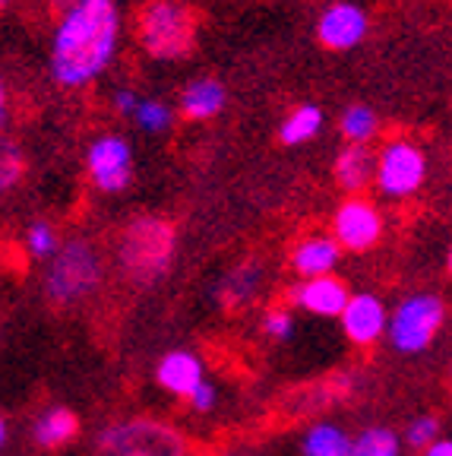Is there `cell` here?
<instances>
[{
  "instance_id": "obj_1",
  "label": "cell",
  "mask_w": 452,
  "mask_h": 456,
  "mask_svg": "<svg viewBox=\"0 0 452 456\" xmlns=\"http://www.w3.org/2000/svg\"><path fill=\"white\" fill-rule=\"evenodd\" d=\"M127 42V13L120 0H79L54 16L44 70L61 93H89L111 73Z\"/></svg>"
},
{
  "instance_id": "obj_2",
  "label": "cell",
  "mask_w": 452,
  "mask_h": 456,
  "mask_svg": "<svg viewBox=\"0 0 452 456\" xmlns=\"http://www.w3.org/2000/svg\"><path fill=\"white\" fill-rule=\"evenodd\" d=\"M177 235L174 219L162 213H136L130 216L114 235V266L133 289H152L171 273L177 260Z\"/></svg>"
},
{
  "instance_id": "obj_3",
  "label": "cell",
  "mask_w": 452,
  "mask_h": 456,
  "mask_svg": "<svg viewBox=\"0 0 452 456\" xmlns=\"http://www.w3.org/2000/svg\"><path fill=\"white\" fill-rule=\"evenodd\" d=\"M133 42L152 64H184L199 45V16L187 0H142L133 13Z\"/></svg>"
},
{
  "instance_id": "obj_4",
  "label": "cell",
  "mask_w": 452,
  "mask_h": 456,
  "mask_svg": "<svg viewBox=\"0 0 452 456\" xmlns=\"http://www.w3.org/2000/svg\"><path fill=\"white\" fill-rule=\"evenodd\" d=\"M108 276L105 250L93 238H67L64 248L44 264L42 295L54 307H73L89 301Z\"/></svg>"
},
{
  "instance_id": "obj_5",
  "label": "cell",
  "mask_w": 452,
  "mask_h": 456,
  "mask_svg": "<svg viewBox=\"0 0 452 456\" xmlns=\"http://www.w3.org/2000/svg\"><path fill=\"white\" fill-rule=\"evenodd\" d=\"M431 181V152L417 136L389 134L376 146L374 191L389 203H408Z\"/></svg>"
},
{
  "instance_id": "obj_6",
  "label": "cell",
  "mask_w": 452,
  "mask_h": 456,
  "mask_svg": "<svg viewBox=\"0 0 452 456\" xmlns=\"http://www.w3.org/2000/svg\"><path fill=\"white\" fill-rule=\"evenodd\" d=\"M101 456H190V441L156 415L111 421L99 431Z\"/></svg>"
},
{
  "instance_id": "obj_7",
  "label": "cell",
  "mask_w": 452,
  "mask_h": 456,
  "mask_svg": "<svg viewBox=\"0 0 452 456\" xmlns=\"http://www.w3.org/2000/svg\"><path fill=\"white\" fill-rule=\"evenodd\" d=\"M446 323V301L437 292H411L392 307L389 346L399 355H421L433 346Z\"/></svg>"
},
{
  "instance_id": "obj_8",
  "label": "cell",
  "mask_w": 452,
  "mask_h": 456,
  "mask_svg": "<svg viewBox=\"0 0 452 456\" xmlns=\"http://www.w3.org/2000/svg\"><path fill=\"white\" fill-rule=\"evenodd\" d=\"M85 178L101 197H117L127 193L136 178V152L127 134L117 130H101L85 142L83 152Z\"/></svg>"
},
{
  "instance_id": "obj_9",
  "label": "cell",
  "mask_w": 452,
  "mask_h": 456,
  "mask_svg": "<svg viewBox=\"0 0 452 456\" xmlns=\"http://www.w3.org/2000/svg\"><path fill=\"white\" fill-rule=\"evenodd\" d=\"M386 213L370 193L364 197H342L329 216V235L351 256L376 250L386 238Z\"/></svg>"
},
{
  "instance_id": "obj_10",
  "label": "cell",
  "mask_w": 452,
  "mask_h": 456,
  "mask_svg": "<svg viewBox=\"0 0 452 456\" xmlns=\"http://www.w3.org/2000/svg\"><path fill=\"white\" fill-rule=\"evenodd\" d=\"M374 16L364 0H329L313 20V38L329 54H351L370 38Z\"/></svg>"
},
{
  "instance_id": "obj_11",
  "label": "cell",
  "mask_w": 452,
  "mask_h": 456,
  "mask_svg": "<svg viewBox=\"0 0 452 456\" xmlns=\"http://www.w3.org/2000/svg\"><path fill=\"white\" fill-rule=\"evenodd\" d=\"M389 317L392 311L376 292H354L348 307L342 311L339 327L354 349H374L376 342L389 336Z\"/></svg>"
},
{
  "instance_id": "obj_12",
  "label": "cell",
  "mask_w": 452,
  "mask_h": 456,
  "mask_svg": "<svg viewBox=\"0 0 452 456\" xmlns=\"http://www.w3.org/2000/svg\"><path fill=\"white\" fill-rule=\"evenodd\" d=\"M351 289L342 276H319V279H301L285 292V305L297 307V311L311 314V317H323V321H339L342 311L351 301Z\"/></svg>"
},
{
  "instance_id": "obj_13",
  "label": "cell",
  "mask_w": 452,
  "mask_h": 456,
  "mask_svg": "<svg viewBox=\"0 0 452 456\" xmlns=\"http://www.w3.org/2000/svg\"><path fill=\"white\" fill-rule=\"evenodd\" d=\"M228 102H231V93H228V83L215 73H199V77H190L181 89H177V114L181 121L187 124H209L219 121L222 114L228 111Z\"/></svg>"
},
{
  "instance_id": "obj_14",
  "label": "cell",
  "mask_w": 452,
  "mask_h": 456,
  "mask_svg": "<svg viewBox=\"0 0 452 456\" xmlns=\"http://www.w3.org/2000/svg\"><path fill=\"white\" fill-rule=\"evenodd\" d=\"M345 250L339 248L329 232H307L288 248V270L291 276L301 282V279H319V276H333L339 270Z\"/></svg>"
},
{
  "instance_id": "obj_15",
  "label": "cell",
  "mask_w": 452,
  "mask_h": 456,
  "mask_svg": "<svg viewBox=\"0 0 452 456\" xmlns=\"http://www.w3.org/2000/svg\"><path fill=\"white\" fill-rule=\"evenodd\" d=\"M329 175L342 197H364L376 184V146H342Z\"/></svg>"
},
{
  "instance_id": "obj_16",
  "label": "cell",
  "mask_w": 452,
  "mask_h": 456,
  "mask_svg": "<svg viewBox=\"0 0 452 456\" xmlns=\"http://www.w3.org/2000/svg\"><path fill=\"white\" fill-rule=\"evenodd\" d=\"M156 384L162 387L168 396L174 399H190L199 387L206 384V368L203 358L190 349H171L158 358L156 364Z\"/></svg>"
},
{
  "instance_id": "obj_17",
  "label": "cell",
  "mask_w": 452,
  "mask_h": 456,
  "mask_svg": "<svg viewBox=\"0 0 452 456\" xmlns=\"http://www.w3.org/2000/svg\"><path fill=\"white\" fill-rule=\"evenodd\" d=\"M329 118H326V108L317 102H297L295 108L282 114V121L276 127V140L285 150H297V146H307L326 130Z\"/></svg>"
},
{
  "instance_id": "obj_18",
  "label": "cell",
  "mask_w": 452,
  "mask_h": 456,
  "mask_svg": "<svg viewBox=\"0 0 452 456\" xmlns=\"http://www.w3.org/2000/svg\"><path fill=\"white\" fill-rule=\"evenodd\" d=\"M335 134L342 146H380L383 140V121L380 111L367 102H348L335 114Z\"/></svg>"
},
{
  "instance_id": "obj_19",
  "label": "cell",
  "mask_w": 452,
  "mask_h": 456,
  "mask_svg": "<svg viewBox=\"0 0 452 456\" xmlns=\"http://www.w3.org/2000/svg\"><path fill=\"white\" fill-rule=\"evenodd\" d=\"M262 282H266V270L256 256H247L234 264L231 270L222 276L219 282V301L228 311H238V307H247L256 301V295L262 292Z\"/></svg>"
},
{
  "instance_id": "obj_20",
  "label": "cell",
  "mask_w": 452,
  "mask_h": 456,
  "mask_svg": "<svg viewBox=\"0 0 452 456\" xmlns=\"http://www.w3.org/2000/svg\"><path fill=\"white\" fill-rule=\"evenodd\" d=\"M79 437V415L67 406H48L32 421V444L38 450H64Z\"/></svg>"
},
{
  "instance_id": "obj_21",
  "label": "cell",
  "mask_w": 452,
  "mask_h": 456,
  "mask_svg": "<svg viewBox=\"0 0 452 456\" xmlns=\"http://www.w3.org/2000/svg\"><path fill=\"white\" fill-rule=\"evenodd\" d=\"M354 437L335 421H317L301 437V453L304 456H351Z\"/></svg>"
},
{
  "instance_id": "obj_22",
  "label": "cell",
  "mask_w": 452,
  "mask_h": 456,
  "mask_svg": "<svg viewBox=\"0 0 452 456\" xmlns=\"http://www.w3.org/2000/svg\"><path fill=\"white\" fill-rule=\"evenodd\" d=\"M61 248H64V238H61V232H57V225L48 216H36V219L26 222V228H22V254H26L28 264L44 266Z\"/></svg>"
},
{
  "instance_id": "obj_23",
  "label": "cell",
  "mask_w": 452,
  "mask_h": 456,
  "mask_svg": "<svg viewBox=\"0 0 452 456\" xmlns=\"http://www.w3.org/2000/svg\"><path fill=\"white\" fill-rule=\"evenodd\" d=\"M177 121H181V114H177L174 102L162 99V95H142L140 111L130 124L146 136H168L174 134Z\"/></svg>"
},
{
  "instance_id": "obj_24",
  "label": "cell",
  "mask_w": 452,
  "mask_h": 456,
  "mask_svg": "<svg viewBox=\"0 0 452 456\" xmlns=\"http://www.w3.org/2000/svg\"><path fill=\"white\" fill-rule=\"evenodd\" d=\"M402 444L399 435L386 425H370L360 435H354L351 456H402Z\"/></svg>"
},
{
  "instance_id": "obj_25",
  "label": "cell",
  "mask_w": 452,
  "mask_h": 456,
  "mask_svg": "<svg viewBox=\"0 0 452 456\" xmlns=\"http://www.w3.org/2000/svg\"><path fill=\"white\" fill-rule=\"evenodd\" d=\"M22 175H26V152L16 140L4 136L0 140V191L10 193L13 187H20Z\"/></svg>"
},
{
  "instance_id": "obj_26",
  "label": "cell",
  "mask_w": 452,
  "mask_h": 456,
  "mask_svg": "<svg viewBox=\"0 0 452 456\" xmlns=\"http://www.w3.org/2000/svg\"><path fill=\"white\" fill-rule=\"evenodd\" d=\"M260 330L266 339L272 342H288L295 336V314H291V305H269L262 311Z\"/></svg>"
},
{
  "instance_id": "obj_27",
  "label": "cell",
  "mask_w": 452,
  "mask_h": 456,
  "mask_svg": "<svg viewBox=\"0 0 452 456\" xmlns=\"http://www.w3.org/2000/svg\"><path fill=\"white\" fill-rule=\"evenodd\" d=\"M402 441L408 444L411 450H417V453H424L431 444L440 441V419H437V415H431V412L411 419L408 425H405Z\"/></svg>"
},
{
  "instance_id": "obj_28",
  "label": "cell",
  "mask_w": 452,
  "mask_h": 456,
  "mask_svg": "<svg viewBox=\"0 0 452 456\" xmlns=\"http://www.w3.org/2000/svg\"><path fill=\"white\" fill-rule=\"evenodd\" d=\"M142 95L146 93H140L136 86L117 83L111 89V95H108V108H111V114L120 118V121H133L136 111H140V105H142Z\"/></svg>"
},
{
  "instance_id": "obj_29",
  "label": "cell",
  "mask_w": 452,
  "mask_h": 456,
  "mask_svg": "<svg viewBox=\"0 0 452 456\" xmlns=\"http://www.w3.org/2000/svg\"><path fill=\"white\" fill-rule=\"evenodd\" d=\"M215 403H219V390H215V384H209V380H206V384L199 387L190 399H187V409H190V412H197V415H206V412H213Z\"/></svg>"
},
{
  "instance_id": "obj_30",
  "label": "cell",
  "mask_w": 452,
  "mask_h": 456,
  "mask_svg": "<svg viewBox=\"0 0 452 456\" xmlns=\"http://www.w3.org/2000/svg\"><path fill=\"white\" fill-rule=\"evenodd\" d=\"M0 127L4 130L10 127V86H7V79L0 83Z\"/></svg>"
},
{
  "instance_id": "obj_31",
  "label": "cell",
  "mask_w": 452,
  "mask_h": 456,
  "mask_svg": "<svg viewBox=\"0 0 452 456\" xmlns=\"http://www.w3.org/2000/svg\"><path fill=\"white\" fill-rule=\"evenodd\" d=\"M421 456H452V437H440V441L431 444Z\"/></svg>"
},
{
  "instance_id": "obj_32",
  "label": "cell",
  "mask_w": 452,
  "mask_h": 456,
  "mask_svg": "<svg viewBox=\"0 0 452 456\" xmlns=\"http://www.w3.org/2000/svg\"><path fill=\"white\" fill-rule=\"evenodd\" d=\"M42 4H44L48 10H54V13H64V10L77 7L79 0H42Z\"/></svg>"
},
{
  "instance_id": "obj_33",
  "label": "cell",
  "mask_w": 452,
  "mask_h": 456,
  "mask_svg": "<svg viewBox=\"0 0 452 456\" xmlns=\"http://www.w3.org/2000/svg\"><path fill=\"white\" fill-rule=\"evenodd\" d=\"M7 444H10V419L4 415V419H0V447L7 450Z\"/></svg>"
},
{
  "instance_id": "obj_34",
  "label": "cell",
  "mask_w": 452,
  "mask_h": 456,
  "mask_svg": "<svg viewBox=\"0 0 452 456\" xmlns=\"http://www.w3.org/2000/svg\"><path fill=\"white\" fill-rule=\"evenodd\" d=\"M446 276L452 279V244H449V250H446Z\"/></svg>"
},
{
  "instance_id": "obj_35",
  "label": "cell",
  "mask_w": 452,
  "mask_h": 456,
  "mask_svg": "<svg viewBox=\"0 0 452 456\" xmlns=\"http://www.w3.org/2000/svg\"><path fill=\"white\" fill-rule=\"evenodd\" d=\"M16 7V0H0V10H13Z\"/></svg>"
},
{
  "instance_id": "obj_36",
  "label": "cell",
  "mask_w": 452,
  "mask_h": 456,
  "mask_svg": "<svg viewBox=\"0 0 452 456\" xmlns=\"http://www.w3.org/2000/svg\"><path fill=\"white\" fill-rule=\"evenodd\" d=\"M219 456H234V453H219Z\"/></svg>"
}]
</instances>
